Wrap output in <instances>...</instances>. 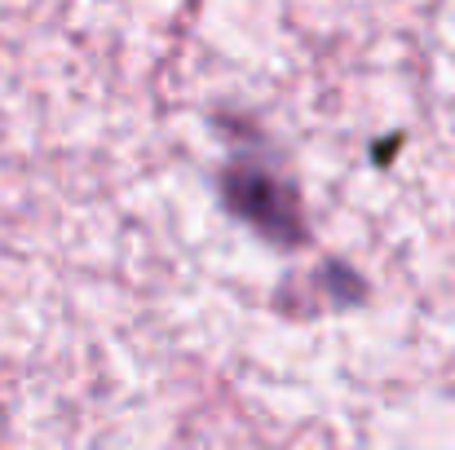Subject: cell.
I'll list each match as a JSON object with an SVG mask.
<instances>
[{
	"mask_svg": "<svg viewBox=\"0 0 455 450\" xmlns=\"http://www.w3.org/2000/svg\"><path fill=\"white\" fill-rule=\"evenodd\" d=\"M217 194L235 221H243L248 230H257L266 243L283 252L301 248L309 239L301 186L266 150H239V154L230 150V159L217 172Z\"/></svg>",
	"mask_w": 455,
	"mask_h": 450,
	"instance_id": "obj_1",
	"label": "cell"
}]
</instances>
